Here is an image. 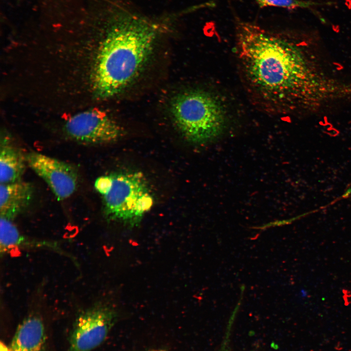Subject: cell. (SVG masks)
<instances>
[{
    "label": "cell",
    "instance_id": "1",
    "mask_svg": "<svg viewBox=\"0 0 351 351\" xmlns=\"http://www.w3.org/2000/svg\"><path fill=\"white\" fill-rule=\"evenodd\" d=\"M235 51L242 83L254 104L273 114L291 110L307 72L297 45L280 33L238 20Z\"/></svg>",
    "mask_w": 351,
    "mask_h": 351
},
{
    "label": "cell",
    "instance_id": "2",
    "mask_svg": "<svg viewBox=\"0 0 351 351\" xmlns=\"http://www.w3.org/2000/svg\"><path fill=\"white\" fill-rule=\"evenodd\" d=\"M97 57L94 89L107 98L122 92L139 76L149 59L158 27L146 18L121 9L113 19Z\"/></svg>",
    "mask_w": 351,
    "mask_h": 351
},
{
    "label": "cell",
    "instance_id": "3",
    "mask_svg": "<svg viewBox=\"0 0 351 351\" xmlns=\"http://www.w3.org/2000/svg\"><path fill=\"white\" fill-rule=\"evenodd\" d=\"M170 112L180 132L192 143L210 142L226 128L225 106L215 95L207 91L193 89L178 94L172 101Z\"/></svg>",
    "mask_w": 351,
    "mask_h": 351
},
{
    "label": "cell",
    "instance_id": "4",
    "mask_svg": "<svg viewBox=\"0 0 351 351\" xmlns=\"http://www.w3.org/2000/svg\"><path fill=\"white\" fill-rule=\"evenodd\" d=\"M94 186L102 196L104 213L109 220L136 225L154 203L147 182L140 172L102 176L96 180Z\"/></svg>",
    "mask_w": 351,
    "mask_h": 351
},
{
    "label": "cell",
    "instance_id": "5",
    "mask_svg": "<svg viewBox=\"0 0 351 351\" xmlns=\"http://www.w3.org/2000/svg\"><path fill=\"white\" fill-rule=\"evenodd\" d=\"M117 318L109 305L98 303L76 317L69 338L67 351H91L105 340Z\"/></svg>",
    "mask_w": 351,
    "mask_h": 351
},
{
    "label": "cell",
    "instance_id": "6",
    "mask_svg": "<svg viewBox=\"0 0 351 351\" xmlns=\"http://www.w3.org/2000/svg\"><path fill=\"white\" fill-rule=\"evenodd\" d=\"M65 130L73 139L93 145L114 142L123 133L116 121L98 109L88 110L71 117L65 124Z\"/></svg>",
    "mask_w": 351,
    "mask_h": 351
},
{
    "label": "cell",
    "instance_id": "7",
    "mask_svg": "<svg viewBox=\"0 0 351 351\" xmlns=\"http://www.w3.org/2000/svg\"><path fill=\"white\" fill-rule=\"evenodd\" d=\"M26 159L28 166L46 183L58 200L69 198L76 190L78 175L72 165L36 152L28 153Z\"/></svg>",
    "mask_w": 351,
    "mask_h": 351
},
{
    "label": "cell",
    "instance_id": "8",
    "mask_svg": "<svg viewBox=\"0 0 351 351\" xmlns=\"http://www.w3.org/2000/svg\"><path fill=\"white\" fill-rule=\"evenodd\" d=\"M44 323L39 315L32 314L19 325L10 342L1 351H48Z\"/></svg>",
    "mask_w": 351,
    "mask_h": 351
},
{
    "label": "cell",
    "instance_id": "9",
    "mask_svg": "<svg viewBox=\"0 0 351 351\" xmlns=\"http://www.w3.org/2000/svg\"><path fill=\"white\" fill-rule=\"evenodd\" d=\"M34 192L32 184L21 180L0 184V216L13 220L29 206Z\"/></svg>",
    "mask_w": 351,
    "mask_h": 351
},
{
    "label": "cell",
    "instance_id": "10",
    "mask_svg": "<svg viewBox=\"0 0 351 351\" xmlns=\"http://www.w3.org/2000/svg\"><path fill=\"white\" fill-rule=\"evenodd\" d=\"M26 156L8 139L1 141L0 150V182L5 184L21 180L25 169Z\"/></svg>",
    "mask_w": 351,
    "mask_h": 351
},
{
    "label": "cell",
    "instance_id": "11",
    "mask_svg": "<svg viewBox=\"0 0 351 351\" xmlns=\"http://www.w3.org/2000/svg\"><path fill=\"white\" fill-rule=\"evenodd\" d=\"M0 250L1 254L8 253L15 248L46 247L60 252L61 250L54 243L32 240L21 234L13 220L0 217Z\"/></svg>",
    "mask_w": 351,
    "mask_h": 351
},
{
    "label": "cell",
    "instance_id": "12",
    "mask_svg": "<svg viewBox=\"0 0 351 351\" xmlns=\"http://www.w3.org/2000/svg\"><path fill=\"white\" fill-rule=\"evenodd\" d=\"M255 1L261 8L275 7L292 9L300 8H310L328 4V3L303 0H255Z\"/></svg>",
    "mask_w": 351,
    "mask_h": 351
},
{
    "label": "cell",
    "instance_id": "13",
    "mask_svg": "<svg viewBox=\"0 0 351 351\" xmlns=\"http://www.w3.org/2000/svg\"><path fill=\"white\" fill-rule=\"evenodd\" d=\"M232 325H228L224 336L218 351H229Z\"/></svg>",
    "mask_w": 351,
    "mask_h": 351
},
{
    "label": "cell",
    "instance_id": "14",
    "mask_svg": "<svg viewBox=\"0 0 351 351\" xmlns=\"http://www.w3.org/2000/svg\"><path fill=\"white\" fill-rule=\"evenodd\" d=\"M165 351L162 350H152V351Z\"/></svg>",
    "mask_w": 351,
    "mask_h": 351
}]
</instances>
